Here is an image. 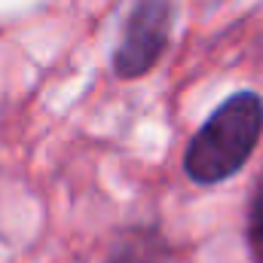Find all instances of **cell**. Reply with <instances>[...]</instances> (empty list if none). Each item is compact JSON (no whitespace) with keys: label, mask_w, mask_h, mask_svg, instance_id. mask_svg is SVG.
Listing matches in <instances>:
<instances>
[{"label":"cell","mask_w":263,"mask_h":263,"mask_svg":"<svg viewBox=\"0 0 263 263\" xmlns=\"http://www.w3.org/2000/svg\"><path fill=\"white\" fill-rule=\"evenodd\" d=\"M263 135V98L251 89L233 92L199 126L184 153V172L199 187L230 181L245 168Z\"/></svg>","instance_id":"obj_1"},{"label":"cell","mask_w":263,"mask_h":263,"mask_svg":"<svg viewBox=\"0 0 263 263\" xmlns=\"http://www.w3.org/2000/svg\"><path fill=\"white\" fill-rule=\"evenodd\" d=\"M178 15V0H132L123 25V37L114 49V73L135 80L153 70L168 49L172 28Z\"/></svg>","instance_id":"obj_2"},{"label":"cell","mask_w":263,"mask_h":263,"mask_svg":"<svg viewBox=\"0 0 263 263\" xmlns=\"http://www.w3.org/2000/svg\"><path fill=\"white\" fill-rule=\"evenodd\" d=\"M168 242L150 227H132L114 239L107 263H165Z\"/></svg>","instance_id":"obj_3"},{"label":"cell","mask_w":263,"mask_h":263,"mask_svg":"<svg viewBox=\"0 0 263 263\" xmlns=\"http://www.w3.org/2000/svg\"><path fill=\"white\" fill-rule=\"evenodd\" d=\"M245 242L254 263H263V175L248 202V217H245Z\"/></svg>","instance_id":"obj_4"}]
</instances>
